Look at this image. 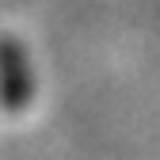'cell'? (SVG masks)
<instances>
[{"instance_id": "1", "label": "cell", "mask_w": 160, "mask_h": 160, "mask_svg": "<svg viewBox=\"0 0 160 160\" xmlns=\"http://www.w3.org/2000/svg\"><path fill=\"white\" fill-rule=\"evenodd\" d=\"M31 95H34V72L23 46L12 38H0V103L8 111H19L31 103Z\"/></svg>"}]
</instances>
